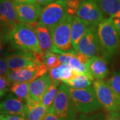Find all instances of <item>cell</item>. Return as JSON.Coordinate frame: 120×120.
<instances>
[{
    "label": "cell",
    "mask_w": 120,
    "mask_h": 120,
    "mask_svg": "<svg viewBox=\"0 0 120 120\" xmlns=\"http://www.w3.org/2000/svg\"><path fill=\"white\" fill-rule=\"evenodd\" d=\"M75 52L76 51L59 54V59L61 62V64H68L71 57L75 54Z\"/></svg>",
    "instance_id": "32"
},
{
    "label": "cell",
    "mask_w": 120,
    "mask_h": 120,
    "mask_svg": "<svg viewBox=\"0 0 120 120\" xmlns=\"http://www.w3.org/2000/svg\"><path fill=\"white\" fill-rule=\"evenodd\" d=\"M76 56H77V58L79 59V60L82 62L83 64H86L88 63V61H89V60L91 57H90L89 56H86V54H84V53H81V52H76Z\"/></svg>",
    "instance_id": "35"
},
{
    "label": "cell",
    "mask_w": 120,
    "mask_h": 120,
    "mask_svg": "<svg viewBox=\"0 0 120 120\" xmlns=\"http://www.w3.org/2000/svg\"><path fill=\"white\" fill-rule=\"evenodd\" d=\"M101 51L105 57L117 53L120 46L119 35L111 17L105 18L97 26Z\"/></svg>",
    "instance_id": "2"
},
{
    "label": "cell",
    "mask_w": 120,
    "mask_h": 120,
    "mask_svg": "<svg viewBox=\"0 0 120 120\" xmlns=\"http://www.w3.org/2000/svg\"><path fill=\"white\" fill-rule=\"evenodd\" d=\"M50 110L61 120H76L77 110L73 105L70 94V87L65 83H61Z\"/></svg>",
    "instance_id": "5"
},
{
    "label": "cell",
    "mask_w": 120,
    "mask_h": 120,
    "mask_svg": "<svg viewBox=\"0 0 120 120\" xmlns=\"http://www.w3.org/2000/svg\"><path fill=\"white\" fill-rule=\"evenodd\" d=\"M101 8L103 15L111 17L120 11V0H95Z\"/></svg>",
    "instance_id": "21"
},
{
    "label": "cell",
    "mask_w": 120,
    "mask_h": 120,
    "mask_svg": "<svg viewBox=\"0 0 120 120\" xmlns=\"http://www.w3.org/2000/svg\"><path fill=\"white\" fill-rule=\"evenodd\" d=\"M9 82L7 77L1 76L0 77V96H5L9 91Z\"/></svg>",
    "instance_id": "30"
},
{
    "label": "cell",
    "mask_w": 120,
    "mask_h": 120,
    "mask_svg": "<svg viewBox=\"0 0 120 120\" xmlns=\"http://www.w3.org/2000/svg\"><path fill=\"white\" fill-rule=\"evenodd\" d=\"M72 17L69 15H66L52 29L53 47L52 52L62 54L75 51L72 44L71 32Z\"/></svg>",
    "instance_id": "3"
},
{
    "label": "cell",
    "mask_w": 120,
    "mask_h": 120,
    "mask_svg": "<svg viewBox=\"0 0 120 120\" xmlns=\"http://www.w3.org/2000/svg\"><path fill=\"white\" fill-rule=\"evenodd\" d=\"M11 47L18 51L42 53L35 27L20 22L15 26L9 35L8 39Z\"/></svg>",
    "instance_id": "1"
},
{
    "label": "cell",
    "mask_w": 120,
    "mask_h": 120,
    "mask_svg": "<svg viewBox=\"0 0 120 120\" xmlns=\"http://www.w3.org/2000/svg\"><path fill=\"white\" fill-rule=\"evenodd\" d=\"M107 117L103 113H93L89 114L82 113L76 120H106Z\"/></svg>",
    "instance_id": "28"
},
{
    "label": "cell",
    "mask_w": 120,
    "mask_h": 120,
    "mask_svg": "<svg viewBox=\"0 0 120 120\" xmlns=\"http://www.w3.org/2000/svg\"><path fill=\"white\" fill-rule=\"evenodd\" d=\"M111 18L114 23V26L116 27L120 40V11L115 14L114 15L112 16Z\"/></svg>",
    "instance_id": "33"
},
{
    "label": "cell",
    "mask_w": 120,
    "mask_h": 120,
    "mask_svg": "<svg viewBox=\"0 0 120 120\" xmlns=\"http://www.w3.org/2000/svg\"><path fill=\"white\" fill-rule=\"evenodd\" d=\"M77 52L83 53L90 57L98 56L101 52L97 26H91L86 31L78 43Z\"/></svg>",
    "instance_id": "11"
},
{
    "label": "cell",
    "mask_w": 120,
    "mask_h": 120,
    "mask_svg": "<svg viewBox=\"0 0 120 120\" xmlns=\"http://www.w3.org/2000/svg\"><path fill=\"white\" fill-rule=\"evenodd\" d=\"M68 15L73 17L76 15L78 8L82 1H65Z\"/></svg>",
    "instance_id": "29"
},
{
    "label": "cell",
    "mask_w": 120,
    "mask_h": 120,
    "mask_svg": "<svg viewBox=\"0 0 120 120\" xmlns=\"http://www.w3.org/2000/svg\"><path fill=\"white\" fill-rule=\"evenodd\" d=\"M13 3L16 4H38L36 0H11Z\"/></svg>",
    "instance_id": "38"
},
{
    "label": "cell",
    "mask_w": 120,
    "mask_h": 120,
    "mask_svg": "<svg viewBox=\"0 0 120 120\" xmlns=\"http://www.w3.org/2000/svg\"><path fill=\"white\" fill-rule=\"evenodd\" d=\"M30 82L13 83L10 87V90L17 98L23 101H27L29 99Z\"/></svg>",
    "instance_id": "24"
},
{
    "label": "cell",
    "mask_w": 120,
    "mask_h": 120,
    "mask_svg": "<svg viewBox=\"0 0 120 120\" xmlns=\"http://www.w3.org/2000/svg\"><path fill=\"white\" fill-rule=\"evenodd\" d=\"M76 15L95 26H98L104 19L103 13L95 0H82Z\"/></svg>",
    "instance_id": "10"
},
{
    "label": "cell",
    "mask_w": 120,
    "mask_h": 120,
    "mask_svg": "<svg viewBox=\"0 0 120 120\" xmlns=\"http://www.w3.org/2000/svg\"><path fill=\"white\" fill-rule=\"evenodd\" d=\"M52 82V79L49 73H45L30 82L28 99L41 102L43 96L49 90Z\"/></svg>",
    "instance_id": "14"
},
{
    "label": "cell",
    "mask_w": 120,
    "mask_h": 120,
    "mask_svg": "<svg viewBox=\"0 0 120 120\" xmlns=\"http://www.w3.org/2000/svg\"><path fill=\"white\" fill-rule=\"evenodd\" d=\"M77 73L68 64H61L58 67L49 70V74L52 79L64 82L74 77Z\"/></svg>",
    "instance_id": "20"
},
{
    "label": "cell",
    "mask_w": 120,
    "mask_h": 120,
    "mask_svg": "<svg viewBox=\"0 0 120 120\" xmlns=\"http://www.w3.org/2000/svg\"><path fill=\"white\" fill-rule=\"evenodd\" d=\"M43 120H61L60 119V117L57 116L56 114H55L53 112H52L51 110H49L48 113L46 114L45 117H44Z\"/></svg>",
    "instance_id": "36"
},
{
    "label": "cell",
    "mask_w": 120,
    "mask_h": 120,
    "mask_svg": "<svg viewBox=\"0 0 120 120\" xmlns=\"http://www.w3.org/2000/svg\"><path fill=\"white\" fill-rule=\"evenodd\" d=\"M43 53L17 51L7 55L9 71L25 68L35 65L39 61H43Z\"/></svg>",
    "instance_id": "9"
},
{
    "label": "cell",
    "mask_w": 120,
    "mask_h": 120,
    "mask_svg": "<svg viewBox=\"0 0 120 120\" xmlns=\"http://www.w3.org/2000/svg\"><path fill=\"white\" fill-rule=\"evenodd\" d=\"M107 83L120 96V71H116L112 73Z\"/></svg>",
    "instance_id": "27"
},
{
    "label": "cell",
    "mask_w": 120,
    "mask_h": 120,
    "mask_svg": "<svg viewBox=\"0 0 120 120\" xmlns=\"http://www.w3.org/2000/svg\"><path fill=\"white\" fill-rule=\"evenodd\" d=\"M0 21L1 27L10 31L20 23L11 0H0Z\"/></svg>",
    "instance_id": "13"
},
{
    "label": "cell",
    "mask_w": 120,
    "mask_h": 120,
    "mask_svg": "<svg viewBox=\"0 0 120 120\" xmlns=\"http://www.w3.org/2000/svg\"><path fill=\"white\" fill-rule=\"evenodd\" d=\"M35 30L38 39L39 46L43 53L52 52L53 47L52 29L47 27L35 25Z\"/></svg>",
    "instance_id": "19"
},
{
    "label": "cell",
    "mask_w": 120,
    "mask_h": 120,
    "mask_svg": "<svg viewBox=\"0 0 120 120\" xmlns=\"http://www.w3.org/2000/svg\"><path fill=\"white\" fill-rule=\"evenodd\" d=\"M106 120H120V111L111 112Z\"/></svg>",
    "instance_id": "37"
},
{
    "label": "cell",
    "mask_w": 120,
    "mask_h": 120,
    "mask_svg": "<svg viewBox=\"0 0 120 120\" xmlns=\"http://www.w3.org/2000/svg\"><path fill=\"white\" fill-rule=\"evenodd\" d=\"M49 110L41 102L27 99L26 103L27 120H43Z\"/></svg>",
    "instance_id": "18"
},
{
    "label": "cell",
    "mask_w": 120,
    "mask_h": 120,
    "mask_svg": "<svg viewBox=\"0 0 120 120\" xmlns=\"http://www.w3.org/2000/svg\"><path fill=\"white\" fill-rule=\"evenodd\" d=\"M43 61L46 65L48 71L57 68L61 65V62L59 59V54L52 52H49L44 53L43 57Z\"/></svg>",
    "instance_id": "26"
},
{
    "label": "cell",
    "mask_w": 120,
    "mask_h": 120,
    "mask_svg": "<svg viewBox=\"0 0 120 120\" xmlns=\"http://www.w3.org/2000/svg\"><path fill=\"white\" fill-rule=\"evenodd\" d=\"M70 94L75 109L81 113H95L103 107L99 101L94 89L91 87L83 89L70 87Z\"/></svg>",
    "instance_id": "4"
},
{
    "label": "cell",
    "mask_w": 120,
    "mask_h": 120,
    "mask_svg": "<svg viewBox=\"0 0 120 120\" xmlns=\"http://www.w3.org/2000/svg\"><path fill=\"white\" fill-rule=\"evenodd\" d=\"M0 120H27L26 117L19 116L15 115H6V114H1Z\"/></svg>",
    "instance_id": "34"
},
{
    "label": "cell",
    "mask_w": 120,
    "mask_h": 120,
    "mask_svg": "<svg viewBox=\"0 0 120 120\" xmlns=\"http://www.w3.org/2000/svg\"><path fill=\"white\" fill-rule=\"evenodd\" d=\"M60 81L52 79L51 86L49 87V90H47V92L45 93V94L44 95L43 99L41 100V103H43L49 110H50V109L52 108L53 105V101L57 94L58 88L60 86Z\"/></svg>",
    "instance_id": "23"
},
{
    "label": "cell",
    "mask_w": 120,
    "mask_h": 120,
    "mask_svg": "<svg viewBox=\"0 0 120 120\" xmlns=\"http://www.w3.org/2000/svg\"><path fill=\"white\" fill-rule=\"evenodd\" d=\"M91 25L85 20L82 19L77 15L72 17L71 23V40L75 51H77V46L80 39L84 35Z\"/></svg>",
    "instance_id": "17"
},
{
    "label": "cell",
    "mask_w": 120,
    "mask_h": 120,
    "mask_svg": "<svg viewBox=\"0 0 120 120\" xmlns=\"http://www.w3.org/2000/svg\"><path fill=\"white\" fill-rule=\"evenodd\" d=\"M46 65L43 61H39L34 65L17 70H11L7 75L9 83L31 82L36 78L47 73Z\"/></svg>",
    "instance_id": "8"
},
{
    "label": "cell",
    "mask_w": 120,
    "mask_h": 120,
    "mask_svg": "<svg viewBox=\"0 0 120 120\" xmlns=\"http://www.w3.org/2000/svg\"><path fill=\"white\" fill-rule=\"evenodd\" d=\"M9 71L7 56H4L1 57L0 60V75L6 77Z\"/></svg>",
    "instance_id": "31"
},
{
    "label": "cell",
    "mask_w": 120,
    "mask_h": 120,
    "mask_svg": "<svg viewBox=\"0 0 120 120\" xmlns=\"http://www.w3.org/2000/svg\"><path fill=\"white\" fill-rule=\"evenodd\" d=\"M68 65L73 69V70H75L77 73H83V74L87 75L94 82V79L90 75V72H89L87 67V65L83 64L82 62H81L79 60V59L77 58V56H76V52H75V54L70 60Z\"/></svg>",
    "instance_id": "25"
},
{
    "label": "cell",
    "mask_w": 120,
    "mask_h": 120,
    "mask_svg": "<svg viewBox=\"0 0 120 120\" xmlns=\"http://www.w3.org/2000/svg\"><path fill=\"white\" fill-rule=\"evenodd\" d=\"M65 1H82V0H65Z\"/></svg>",
    "instance_id": "40"
},
{
    "label": "cell",
    "mask_w": 120,
    "mask_h": 120,
    "mask_svg": "<svg viewBox=\"0 0 120 120\" xmlns=\"http://www.w3.org/2000/svg\"><path fill=\"white\" fill-rule=\"evenodd\" d=\"M1 114L15 115L26 117V104L11 92L0 104Z\"/></svg>",
    "instance_id": "15"
},
{
    "label": "cell",
    "mask_w": 120,
    "mask_h": 120,
    "mask_svg": "<svg viewBox=\"0 0 120 120\" xmlns=\"http://www.w3.org/2000/svg\"><path fill=\"white\" fill-rule=\"evenodd\" d=\"M17 17L20 22L36 25L43 8L39 4H16L13 3Z\"/></svg>",
    "instance_id": "12"
},
{
    "label": "cell",
    "mask_w": 120,
    "mask_h": 120,
    "mask_svg": "<svg viewBox=\"0 0 120 120\" xmlns=\"http://www.w3.org/2000/svg\"><path fill=\"white\" fill-rule=\"evenodd\" d=\"M68 15L66 1L65 0H56L47 5L42 9L36 25L53 29Z\"/></svg>",
    "instance_id": "6"
},
{
    "label": "cell",
    "mask_w": 120,
    "mask_h": 120,
    "mask_svg": "<svg viewBox=\"0 0 120 120\" xmlns=\"http://www.w3.org/2000/svg\"><path fill=\"white\" fill-rule=\"evenodd\" d=\"M93 86L99 102L107 112L120 111V96L106 82L95 79Z\"/></svg>",
    "instance_id": "7"
},
{
    "label": "cell",
    "mask_w": 120,
    "mask_h": 120,
    "mask_svg": "<svg viewBox=\"0 0 120 120\" xmlns=\"http://www.w3.org/2000/svg\"><path fill=\"white\" fill-rule=\"evenodd\" d=\"M92 82H94L87 75L83 73H77L71 79L64 81L63 83L73 89H83L90 87Z\"/></svg>",
    "instance_id": "22"
},
{
    "label": "cell",
    "mask_w": 120,
    "mask_h": 120,
    "mask_svg": "<svg viewBox=\"0 0 120 120\" xmlns=\"http://www.w3.org/2000/svg\"><path fill=\"white\" fill-rule=\"evenodd\" d=\"M36 1H37V3L39 5L45 6V5L51 4V3H52L53 1H54L56 0H36Z\"/></svg>",
    "instance_id": "39"
},
{
    "label": "cell",
    "mask_w": 120,
    "mask_h": 120,
    "mask_svg": "<svg viewBox=\"0 0 120 120\" xmlns=\"http://www.w3.org/2000/svg\"><path fill=\"white\" fill-rule=\"evenodd\" d=\"M87 67L94 79H103L109 73L106 60L100 56L91 57L87 64Z\"/></svg>",
    "instance_id": "16"
}]
</instances>
